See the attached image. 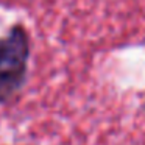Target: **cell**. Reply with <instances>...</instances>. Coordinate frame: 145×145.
Returning <instances> with one entry per match:
<instances>
[{"mask_svg": "<svg viewBox=\"0 0 145 145\" xmlns=\"http://www.w3.org/2000/svg\"><path fill=\"white\" fill-rule=\"evenodd\" d=\"M30 36L22 25L0 38V101H8L22 89L30 59Z\"/></svg>", "mask_w": 145, "mask_h": 145, "instance_id": "1", "label": "cell"}]
</instances>
